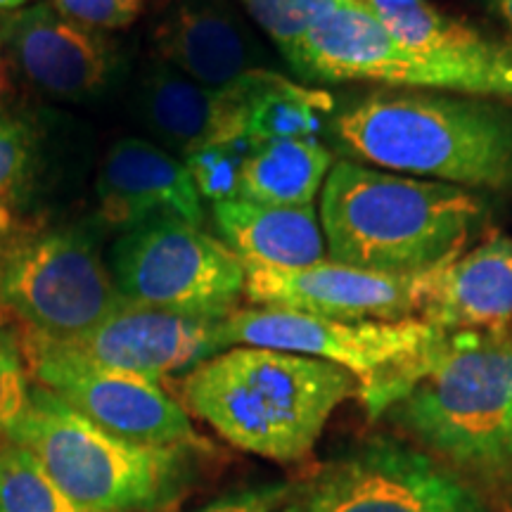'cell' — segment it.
Returning <instances> with one entry per match:
<instances>
[{
    "instance_id": "obj_1",
    "label": "cell",
    "mask_w": 512,
    "mask_h": 512,
    "mask_svg": "<svg viewBox=\"0 0 512 512\" xmlns=\"http://www.w3.org/2000/svg\"><path fill=\"white\" fill-rule=\"evenodd\" d=\"M337 150L394 174L512 192V105L384 88L328 119Z\"/></svg>"
},
{
    "instance_id": "obj_2",
    "label": "cell",
    "mask_w": 512,
    "mask_h": 512,
    "mask_svg": "<svg viewBox=\"0 0 512 512\" xmlns=\"http://www.w3.org/2000/svg\"><path fill=\"white\" fill-rule=\"evenodd\" d=\"M418 444L475 482L512 475L508 420L512 411V332H444L373 406Z\"/></svg>"
},
{
    "instance_id": "obj_3",
    "label": "cell",
    "mask_w": 512,
    "mask_h": 512,
    "mask_svg": "<svg viewBox=\"0 0 512 512\" xmlns=\"http://www.w3.org/2000/svg\"><path fill=\"white\" fill-rule=\"evenodd\" d=\"M185 411L240 451L299 463L358 380L335 363L261 347H230L181 382Z\"/></svg>"
},
{
    "instance_id": "obj_4",
    "label": "cell",
    "mask_w": 512,
    "mask_h": 512,
    "mask_svg": "<svg viewBox=\"0 0 512 512\" xmlns=\"http://www.w3.org/2000/svg\"><path fill=\"white\" fill-rule=\"evenodd\" d=\"M486 207L448 183L420 181L358 162H335L320 195L330 261L363 271L411 275L456 259Z\"/></svg>"
},
{
    "instance_id": "obj_5",
    "label": "cell",
    "mask_w": 512,
    "mask_h": 512,
    "mask_svg": "<svg viewBox=\"0 0 512 512\" xmlns=\"http://www.w3.org/2000/svg\"><path fill=\"white\" fill-rule=\"evenodd\" d=\"M8 437L29 448L83 512L169 510L195 475V446L117 437L38 384Z\"/></svg>"
},
{
    "instance_id": "obj_6",
    "label": "cell",
    "mask_w": 512,
    "mask_h": 512,
    "mask_svg": "<svg viewBox=\"0 0 512 512\" xmlns=\"http://www.w3.org/2000/svg\"><path fill=\"white\" fill-rule=\"evenodd\" d=\"M306 81L437 88L512 105V43L484 53H444L401 46L363 5L332 12L285 57Z\"/></svg>"
},
{
    "instance_id": "obj_7",
    "label": "cell",
    "mask_w": 512,
    "mask_h": 512,
    "mask_svg": "<svg viewBox=\"0 0 512 512\" xmlns=\"http://www.w3.org/2000/svg\"><path fill=\"white\" fill-rule=\"evenodd\" d=\"M273 512H501L425 448L370 437L290 486Z\"/></svg>"
},
{
    "instance_id": "obj_8",
    "label": "cell",
    "mask_w": 512,
    "mask_h": 512,
    "mask_svg": "<svg viewBox=\"0 0 512 512\" xmlns=\"http://www.w3.org/2000/svg\"><path fill=\"white\" fill-rule=\"evenodd\" d=\"M124 304L86 230L50 228L0 249V306L38 335L81 337Z\"/></svg>"
},
{
    "instance_id": "obj_9",
    "label": "cell",
    "mask_w": 512,
    "mask_h": 512,
    "mask_svg": "<svg viewBox=\"0 0 512 512\" xmlns=\"http://www.w3.org/2000/svg\"><path fill=\"white\" fill-rule=\"evenodd\" d=\"M228 347H261L335 363L358 380L363 406H373L444 337L420 318L335 320L249 306L223 320Z\"/></svg>"
},
{
    "instance_id": "obj_10",
    "label": "cell",
    "mask_w": 512,
    "mask_h": 512,
    "mask_svg": "<svg viewBox=\"0 0 512 512\" xmlns=\"http://www.w3.org/2000/svg\"><path fill=\"white\" fill-rule=\"evenodd\" d=\"M121 297L204 318H228L245 297V264L226 242L178 219L128 228L110 252Z\"/></svg>"
},
{
    "instance_id": "obj_11",
    "label": "cell",
    "mask_w": 512,
    "mask_h": 512,
    "mask_svg": "<svg viewBox=\"0 0 512 512\" xmlns=\"http://www.w3.org/2000/svg\"><path fill=\"white\" fill-rule=\"evenodd\" d=\"M29 375L102 430L150 446H204L181 401L147 377L107 368L60 339L22 328Z\"/></svg>"
},
{
    "instance_id": "obj_12",
    "label": "cell",
    "mask_w": 512,
    "mask_h": 512,
    "mask_svg": "<svg viewBox=\"0 0 512 512\" xmlns=\"http://www.w3.org/2000/svg\"><path fill=\"white\" fill-rule=\"evenodd\" d=\"M425 273L394 275L318 261L280 268L245 264V297L252 306L309 313L335 320L418 318Z\"/></svg>"
},
{
    "instance_id": "obj_13",
    "label": "cell",
    "mask_w": 512,
    "mask_h": 512,
    "mask_svg": "<svg viewBox=\"0 0 512 512\" xmlns=\"http://www.w3.org/2000/svg\"><path fill=\"white\" fill-rule=\"evenodd\" d=\"M0 48L31 86L60 100L100 98L121 67L107 31L64 17L48 0L3 12Z\"/></svg>"
},
{
    "instance_id": "obj_14",
    "label": "cell",
    "mask_w": 512,
    "mask_h": 512,
    "mask_svg": "<svg viewBox=\"0 0 512 512\" xmlns=\"http://www.w3.org/2000/svg\"><path fill=\"white\" fill-rule=\"evenodd\" d=\"M223 320L126 302L86 335L60 342L100 366L159 382L230 349Z\"/></svg>"
},
{
    "instance_id": "obj_15",
    "label": "cell",
    "mask_w": 512,
    "mask_h": 512,
    "mask_svg": "<svg viewBox=\"0 0 512 512\" xmlns=\"http://www.w3.org/2000/svg\"><path fill=\"white\" fill-rule=\"evenodd\" d=\"M98 197L105 221L121 230L157 219L204 228L207 219L185 162L155 140L124 138L114 143L102 162Z\"/></svg>"
},
{
    "instance_id": "obj_16",
    "label": "cell",
    "mask_w": 512,
    "mask_h": 512,
    "mask_svg": "<svg viewBox=\"0 0 512 512\" xmlns=\"http://www.w3.org/2000/svg\"><path fill=\"white\" fill-rule=\"evenodd\" d=\"M418 318L444 332H512V238L427 271Z\"/></svg>"
},
{
    "instance_id": "obj_17",
    "label": "cell",
    "mask_w": 512,
    "mask_h": 512,
    "mask_svg": "<svg viewBox=\"0 0 512 512\" xmlns=\"http://www.w3.org/2000/svg\"><path fill=\"white\" fill-rule=\"evenodd\" d=\"M155 43L169 67L214 91L261 69L264 55L226 0H176L159 22Z\"/></svg>"
},
{
    "instance_id": "obj_18",
    "label": "cell",
    "mask_w": 512,
    "mask_h": 512,
    "mask_svg": "<svg viewBox=\"0 0 512 512\" xmlns=\"http://www.w3.org/2000/svg\"><path fill=\"white\" fill-rule=\"evenodd\" d=\"M138 114L157 145L183 159L209 143L242 136L238 81L214 91L166 62L140 81Z\"/></svg>"
},
{
    "instance_id": "obj_19",
    "label": "cell",
    "mask_w": 512,
    "mask_h": 512,
    "mask_svg": "<svg viewBox=\"0 0 512 512\" xmlns=\"http://www.w3.org/2000/svg\"><path fill=\"white\" fill-rule=\"evenodd\" d=\"M214 226L242 264L302 268L325 259V235L316 209L273 207L247 200L211 204Z\"/></svg>"
},
{
    "instance_id": "obj_20",
    "label": "cell",
    "mask_w": 512,
    "mask_h": 512,
    "mask_svg": "<svg viewBox=\"0 0 512 512\" xmlns=\"http://www.w3.org/2000/svg\"><path fill=\"white\" fill-rule=\"evenodd\" d=\"M240 131L254 143L316 140L335 100L318 88H304L285 76L256 69L238 81Z\"/></svg>"
},
{
    "instance_id": "obj_21",
    "label": "cell",
    "mask_w": 512,
    "mask_h": 512,
    "mask_svg": "<svg viewBox=\"0 0 512 512\" xmlns=\"http://www.w3.org/2000/svg\"><path fill=\"white\" fill-rule=\"evenodd\" d=\"M332 164V152L318 140L256 143L242 169L238 200L273 207H311Z\"/></svg>"
},
{
    "instance_id": "obj_22",
    "label": "cell",
    "mask_w": 512,
    "mask_h": 512,
    "mask_svg": "<svg viewBox=\"0 0 512 512\" xmlns=\"http://www.w3.org/2000/svg\"><path fill=\"white\" fill-rule=\"evenodd\" d=\"M0 512H83L29 448L0 437Z\"/></svg>"
},
{
    "instance_id": "obj_23",
    "label": "cell",
    "mask_w": 512,
    "mask_h": 512,
    "mask_svg": "<svg viewBox=\"0 0 512 512\" xmlns=\"http://www.w3.org/2000/svg\"><path fill=\"white\" fill-rule=\"evenodd\" d=\"M249 17L266 31L283 57L318 27L323 19L342 8L361 5L358 0H240Z\"/></svg>"
},
{
    "instance_id": "obj_24",
    "label": "cell",
    "mask_w": 512,
    "mask_h": 512,
    "mask_svg": "<svg viewBox=\"0 0 512 512\" xmlns=\"http://www.w3.org/2000/svg\"><path fill=\"white\" fill-rule=\"evenodd\" d=\"M254 145V140L247 136H235L204 145L183 159L202 202L219 204L238 200L242 169Z\"/></svg>"
},
{
    "instance_id": "obj_25",
    "label": "cell",
    "mask_w": 512,
    "mask_h": 512,
    "mask_svg": "<svg viewBox=\"0 0 512 512\" xmlns=\"http://www.w3.org/2000/svg\"><path fill=\"white\" fill-rule=\"evenodd\" d=\"M34 164V138L29 128L0 112V230L8 228V209L27 190Z\"/></svg>"
},
{
    "instance_id": "obj_26",
    "label": "cell",
    "mask_w": 512,
    "mask_h": 512,
    "mask_svg": "<svg viewBox=\"0 0 512 512\" xmlns=\"http://www.w3.org/2000/svg\"><path fill=\"white\" fill-rule=\"evenodd\" d=\"M31 389L22 332L0 323V437H8L27 413Z\"/></svg>"
},
{
    "instance_id": "obj_27",
    "label": "cell",
    "mask_w": 512,
    "mask_h": 512,
    "mask_svg": "<svg viewBox=\"0 0 512 512\" xmlns=\"http://www.w3.org/2000/svg\"><path fill=\"white\" fill-rule=\"evenodd\" d=\"M48 3L64 17L100 31L128 27L145 10V0H48Z\"/></svg>"
},
{
    "instance_id": "obj_28",
    "label": "cell",
    "mask_w": 512,
    "mask_h": 512,
    "mask_svg": "<svg viewBox=\"0 0 512 512\" xmlns=\"http://www.w3.org/2000/svg\"><path fill=\"white\" fill-rule=\"evenodd\" d=\"M290 486L292 482H268L228 491L197 512H273L290 494Z\"/></svg>"
},
{
    "instance_id": "obj_29",
    "label": "cell",
    "mask_w": 512,
    "mask_h": 512,
    "mask_svg": "<svg viewBox=\"0 0 512 512\" xmlns=\"http://www.w3.org/2000/svg\"><path fill=\"white\" fill-rule=\"evenodd\" d=\"M484 8L512 31V0H482Z\"/></svg>"
},
{
    "instance_id": "obj_30",
    "label": "cell",
    "mask_w": 512,
    "mask_h": 512,
    "mask_svg": "<svg viewBox=\"0 0 512 512\" xmlns=\"http://www.w3.org/2000/svg\"><path fill=\"white\" fill-rule=\"evenodd\" d=\"M24 5H29V0H0V15H3V12L24 8Z\"/></svg>"
},
{
    "instance_id": "obj_31",
    "label": "cell",
    "mask_w": 512,
    "mask_h": 512,
    "mask_svg": "<svg viewBox=\"0 0 512 512\" xmlns=\"http://www.w3.org/2000/svg\"><path fill=\"white\" fill-rule=\"evenodd\" d=\"M505 446H508V458H510V470H512V411L508 420V434H505Z\"/></svg>"
},
{
    "instance_id": "obj_32",
    "label": "cell",
    "mask_w": 512,
    "mask_h": 512,
    "mask_svg": "<svg viewBox=\"0 0 512 512\" xmlns=\"http://www.w3.org/2000/svg\"><path fill=\"white\" fill-rule=\"evenodd\" d=\"M3 48H0V91H3V86H5V69H3Z\"/></svg>"
},
{
    "instance_id": "obj_33",
    "label": "cell",
    "mask_w": 512,
    "mask_h": 512,
    "mask_svg": "<svg viewBox=\"0 0 512 512\" xmlns=\"http://www.w3.org/2000/svg\"><path fill=\"white\" fill-rule=\"evenodd\" d=\"M162 512H171V510H162Z\"/></svg>"
}]
</instances>
